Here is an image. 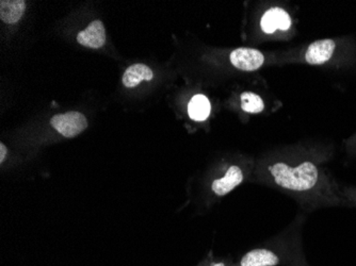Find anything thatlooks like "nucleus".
<instances>
[{
  "instance_id": "nucleus-1",
  "label": "nucleus",
  "mask_w": 356,
  "mask_h": 266,
  "mask_svg": "<svg viewBox=\"0 0 356 266\" xmlns=\"http://www.w3.org/2000/svg\"><path fill=\"white\" fill-rule=\"evenodd\" d=\"M334 148L320 142H300L274 148L258 158L254 180L286 194L306 213L348 208L341 185L327 169Z\"/></svg>"
},
{
  "instance_id": "nucleus-2",
  "label": "nucleus",
  "mask_w": 356,
  "mask_h": 266,
  "mask_svg": "<svg viewBox=\"0 0 356 266\" xmlns=\"http://www.w3.org/2000/svg\"><path fill=\"white\" fill-rule=\"evenodd\" d=\"M304 219V215H298L279 235L248 251L240 259L239 266H311L302 240Z\"/></svg>"
},
{
  "instance_id": "nucleus-3",
  "label": "nucleus",
  "mask_w": 356,
  "mask_h": 266,
  "mask_svg": "<svg viewBox=\"0 0 356 266\" xmlns=\"http://www.w3.org/2000/svg\"><path fill=\"white\" fill-rule=\"evenodd\" d=\"M354 56V45L348 39H322L301 48L290 61L313 66L347 65Z\"/></svg>"
},
{
  "instance_id": "nucleus-4",
  "label": "nucleus",
  "mask_w": 356,
  "mask_h": 266,
  "mask_svg": "<svg viewBox=\"0 0 356 266\" xmlns=\"http://www.w3.org/2000/svg\"><path fill=\"white\" fill-rule=\"evenodd\" d=\"M259 28L264 37H281L293 29V19L287 10L277 6L263 12L259 19Z\"/></svg>"
},
{
  "instance_id": "nucleus-5",
  "label": "nucleus",
  "mask_w": 356,
  "mask_h": 266,
  "mask_svg": "<svg viewBox=\"0 0 356 266\" xmlns=\"http://www.w3.org/2000/svg\"><path fill=\"white\" fill-rule=\"evenodd\" d=\"M256 162H251L247 165L241 166L232 164L222 177L217 178L211 182V192L215 195L222 197L231 193L234 189L241 185L247 179L248 175L254 173Z\"/></svg>"
},
{
  "instance_id": "nucleus-6",
  "label": "nucleus",
  "mask_w": 356,
  "mask_h": 266,
  "mask_svg": "<svg viewBox=\"0 0 356 266\" xmlns=\"http://www.w3.org/2000/svg\"><path fill=\"white\" fill-rule=\"evenodd\" d=\"M229 61L242 72H256L267 62V55L255 48H237L229 53Z\"/></svg>"
},
{
  "instance_id": "nucleus-7",
  "label": "nucleus",
  "mask_w": 356,
  "mask_h": 266,
  "mask_svg": "<svg viewBox=\"0 0 356 266\" xmlns=\"http://www.w3.org/2000/svg\"><path fill=\"white\" fill-rule=\"evenodd\" d=\"M51 125L63 137L75 138L87 129L88 121L79 112H67L54 116Z\"/></svg>"
},
{
  "instance_id": "nucleus-8",
  "label": "nucleus",
  "mask_w": 356,
  "mask_h": 266,
  "mask_svg": "<svg viewBox=\"0 0 356 266\" xmlns=\"http://www.w3.org/2000/svg\"><path fill=\"white\" fill-rule=\"evenodd\" d=\"M80 45L92 49H99L106 43V30L101 21H94L88 26L87 29L80 31L77 35Z\"/></svg>"
},
{
  "instance_id": "nucleus-9",
  "label": "nucleus",
  "mask_w": 356,
  "mask_h": 266,
  "mask_svg": "<svg viewBox=\"0 0 356 266\" xmlns=\"http://www.w3.org/2000/svg\"><path fill=\"white\" fill-rule=\"evenodd\" d=\"M154 73L145 64H134L126 69L123 75V85L128 89L137 87L140 82L152 81Z\"/></svg>"
},
{
  "instance_id": "nucleus-10",
  "label": "nucleus",
  "mask_w": 356,
  "mask_h": 266,
  "mask_svg": "<svg viewBox=\"0 0 356 266\" xmlns=\"http://www.w3.org/2000/svg\"><path fill=\"white\" fill-rule=\"evenodd\" d=\"M25 8L26 3L23 0H1L0 17L7 24L17 23L24 15Z\"/></svg>"
},
{
  "instance_id": "nucleus-11",
  "label": "nucleus",
  "mask_w": 356,
  "mask_h": 266,
  "mask_svg": "<svg viewBox=\"0 0 356 266\" xmlns=\"http://www.w3.org/2000/svg\"><path fill=\"white\" fill-rule=\"evenodd\" d=\"M211 112V105L206 96L195 95L191 98L188 105V114L189 117L195 122H204L209 117Z\"/></svg>"
},
{
  "instance_id": "nucleus-12",
  "label": "nucleus",
  "mask_w": 356,
  "mask_h": 266,
  "mask_svg": "<svg viewBox=\"0 0 356 266\" xmlns=\"http://www.w3.org/2000/svg\"><path fill=\"white\" fill-rule=\"evenodd\" d=\"M241 109L249 114H259L265 110V101L261 96L253 92H245L240 96Z\"/></svg>"
},
{
  "instance_id": "nucleus-13",
  "label": "nucleus",
  "mask_w": 356,
  "mask_h": 266,
  "mask_svg": "<svg viewBox=\"0 0 356 266\" xmlns=\"http://www.w3.org/2000/svg\"><path fill=\"white\" fill-rule=\"evenodd\" d=\"M341 194L347 201L348 208H356L355 185H341Z\"/></svg>"
},
{
  "instance_id": "nucleus-14",
  "label": "nucleus",
  "mask_w": 356,
  "mask_h": 266,
  "mask_svg": "<svg viewBox=\"0 0 356 266\" xmlns=\"http://www.w3.org/2000/svg\"><path fill=\"white\" fill-rule=\"evenodd\" d=\"M343 147H345V151L348 157L356 159V132L351 137L345 140Z\"/></svg>"
},
{
  "instance_id": "nucleus-15",
  "label": "nucleus",
  "mask_w": 356,
  "mask_h": 266,
  "mask_svg": "<svg viewBox=\"0 0 356 266\" xmlns=\"http://www.w3.org/2000/svg\"><path fill=\"white\" fill-rule=\"evenodd\" d=\"M7 148H6V146L3 145V144H0V162L3 163V160H5V158L7 157Z\"/></svg>"
},
{
  "instance_id": "nucleus-16",
  "label": "nucleus",
  "mask_w": 356,
  "mask_h": 266,
  "mask_svg": "<svg viewBox=\"0 0 356 266\" xmlns=\"http://www.w3.org/2000/svg\"><path fill=\"white\" fill-rule=\"evenodd\" d=\"M210 266H227L226 264H224L223 262H217V263H213Z\"/></svg>"
}]
</instances>
